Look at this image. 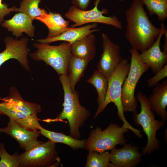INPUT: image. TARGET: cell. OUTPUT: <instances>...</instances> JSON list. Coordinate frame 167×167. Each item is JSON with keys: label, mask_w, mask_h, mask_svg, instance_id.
<instances>
[{"label": "cell", "mask_w": 167, "mask_h": 167, "mask_svg": "<svg viewBox=\"0 0 167 167\" xmlns=\"http://www.w3.org/2000/svg\"><path fill=\"white\" fill-rule=\"evenodd\" d=\"M143 5L141 0H133L125 11V36L132 49L141 52L153 45L161 31L150 20Z\"/></svg>", "instance_id": "6da1fadb"}, {"label": "cell", "mask_w": 167, "mask_h": 167, "mask_svg": "<svg viewBox=\"0 0 167 167\" xmlns=\"http://www.w3.org/2000/svg\"><path fill=\"white\" fill-rule=\"evenodd\" d=\"M59 79L64 92V100L62 110L58 116L52 121L67 119L70 129V136L79 139L81 135L79 129L91 115L89 110L81 105L77 92H72L70 87L67 75H60Z\"/></svg>", "instance_id": "7a4b0ae2"}, {"label": "cell", "mask_w": 167, "mask_h": 167, "mask_svg": "<svg viewBox=\"0 0 167 167\" xmlns=\"http://www.w3.org/2000/svg\"><path fill=\"white\" fill-rule=\"evenodd\" d=\"M130 65L131 63L126 58L122 59L109 78L105 100L101 107L97 109L94 119L104 110L109 104L113 102L117 107L119 118L123 122V126L131 131L137 136L140 134V131L133 127L126 120L121 101L122 85L129 72Z\"/></svg>", "instance_id": "3957f363"}, {"label": "cell", "mask_w": 167, "mask_h": 167, "mask_svg": "<svg viewBox=\"0 0 167 167\" xmlns=\"http://www.w3.org/2000/svg\"><path fill=\"white\" fill-rule=\"evenodd\" d=\"M33 45L37 49L29 54L32 59L36 61H43L52 67L59 75H67L72 55L71 44L65 41L58 45L42 43H34Z\"/></svg>", "instance_id": "277c9868"}, {"label": "cell", "mask_w": 167, "mask_h": 167, "mask_svg": "<svg viewBox=\"0 0 167 167\" xmlns=\"http://www.w3.org/2000/svg\"><path fill=\"white\" fill-rule=\"evenodd\" d=\"M137 99L141 105V111L139 113L136 111L133 114V120L136 125H140L147 137L148 141L146 147L143 149L142 155L150 154L160 148V141L156 137L158 130L165 123L163 120L155 119L150 108L149 101L145 95L139 92Z\"/></svg>", "instance_id": "5b68a950"}, {"label": "cell", "mask_w": 167, "mask_h": 167, "mask_svg": "<svg viewBox=\"0 0 167 167\" xmlns=\"http://www.w3.org/2000/svg\"><path fill=\"white\" fill-rule=\"evenodd\" d=\"M128 129L111 123L104 130L99 127L92 130L87 140L85 148L100 153L112 150L117 145H124L126 140L124 134Z\"/></svg>", "instance_id": "8992f818"}, {"label": "cell", "mask_w": 167, "mask_h": 167, "mask_svg": "<svg viewBox=\"0 0 167 167\" xmlns=\"http://www.w3.org/2000/svg\"><path fill=\"white\" fill-rule=\"evenodd\" d=\"M130 69L122 86L121 101L124 113L135 112L137 106L135 92L137 83L142 75L150 68L140 60L139 51L132 48Z\"/></svg>", "instance_id": "52a82bcc"}, {"label": "cell", "mask_w": 167, "mask_h": 167, "mask_svg": "<svg viewBox=\"0 0 167 167\" xmlns=\"http://www.w3.org/2000/svg\"><path fill=\"white\" fill-rule=\"evenodd\" d=\"M101 0H95L94 7L89 10H82L73 6H71L65 14V17L75 24L71 25L70 28H75L85 24L90 23H100L111 25L118 29H122L121 22L115 15L105 16L104 14H107L108 10L103 8L100 11L98 5Z\"/></svg>", "instance_id": "ba28073f"}, {"label": "cell", "mask_w": 167, "mask_h": 167, "mask_svg": "<svg viewBox=\"0 0 167 167\" xmlns=\"http://www.w3.org/2000/svg\"><path fill=\"white\" fill-rule=\"evenodd\" d=\"M56 143L49 140L37 144L19 155V167L48 166L59 161Z\"/></svg>", "instance_id": "9c48e42d"}, {"label": "cell", "mask_w": 167, "mask_h": 167, "mask_svg": "<svg viewBox=\"0 0 167 167\" xmlns=\"http://www.w3.org/2000/svg\"><path fill=\"white\" fill-rule=\"evenodd\" d=\"M101 37L103 51L96 67L109 79L123 58L119 46L113 43L106 33H102Z\"/></svg>", "instance_id": "30bf717a"}, {"label": "cell", "mask_w": 167, "mask_h": 167, "mask_svg": "<svg viewBox=\"0 0 167 167\" xmlns=\"http://www.w3.org/2000/svg\"><path fill=\"white\" fill-rule=\"evenodd\" d=\"M28 38L23 37L19 40L8 36L4 40L6 49L0 53V67L5 62L11 59H16L27 71H30L28 56L30 49L27 45Z\"/></svg>", "instance_id": "8fae6325"}, {"label": "cell", "mask_w": 167, "mask_h": 167, "mask_svg": "<svg viewBox=\"0 0 167 167\" xmlns=\"http://www.w3.org/2000/svg\"><path fill=\"white\" fill-rule=\"evenodd\" d=\"M0 132L6 133L16 140L20 148L25 151L43 142L37 140L41 134L40 131L22 127L11 118H9L6 127L0 128Z\"/></svg>", "instance_id": "7c38bea8"}, {"label": "cell", "mask_w": 167, "mask_h": 167, "mask_svg": "<svg viewBox=\"0 0 167 167\" xmlns=\"http://www.w3.org/2000/svg\"><path fill=\"white\" fill-rule=\"evenodd\" d=\"M161 31L158 37L148 49L139 54L140 60L156 74L167 64V55L161 51L160 44L162 36L167 32L164 23L161 24Z\"/></svg>", "instance_id": "4fadbf2b"}, {"label": "cell", "mask_w": 167, "mask_h": 167, "mask_svg": "<svg viewBox=\"0 0 167 167\" xmlns=\"http://www.w3.org/2000/svg\"><path fill=\"white\" fill-rule=\"evenodd\" d=\"M139 149L137 146L130 144H126L120 149L115 148L109 153L110 161L117 167H136L142 159Z\"/></svg>", "instance_id": "5bb4252c"}, {"label": "cell", "mask_w": 167, "mask_h": 167, "mask_svg": "<svg viewBox=\"0 0 167 167\" xmlns=\"http://www.w3.org/2000/svg\"><path fill=\"white\" fill-rule=\"evenodd\" d=\"M32 22L26 14L19 12L15 14L11 19L4 20L1 25L8 31L12 32L16 38L21 36L23 32L26 33L30 37H33L35 28Z\"/></svg>", "instance_id": "9a60e30c"}, {"label": "cell", "mask_w": 167, "mask_h": 167, "mask_svg": "<svg viewBox=\"0 0 167 167\" xmlns=\"http://www.w3.org/2000/svg\"><path fill=\"white\" fill-rule=\"evenodd\" d=\"M154 86L152 94L148 97L150 108L162 120L165 122L167 120V81L158 83Z\"/></svg>", "instance_id": "2e32d148"}, {"label": "cell", "mask_w": 167, "mask_h": 167, "mask_svg": "<svg viewBox=\"0 0 167 167\" xmlns=\"http://www.w3.org/2000/svg\"><path fill=\"white\" fill-rule=\"evenodd\" d=\"M97 26V24L96 23H93L79 28L70 27L58 36L41 39L36 41L39 43L48 44L56 41H64L71 45L75 41L81 39L89 34L99 31L100 30L99 29L94 28Z\"/></svg>", "instance_id": "e0dca14e"}, {"label": "cell", "mask_w": 167, "mask_h": 167, "mask_svg": "<svg viewBox=\"0 0 167 167\" xmlns=\"http://www.w3.org/2000/svg\"><path fill=\"white\" fill-rule=\"evenodd\" d=\"M0 111L20 126L30 130H39L42 127L37 116L27 114L9 105L3 101L0 103Z\"/></svg>", "instance_id": "ac0fdd59"}, {"label": "cell", "mask_w": 167, "mask_h": 167, "mask_svg": "<svg viewBox=\"0 0 167 167\" xmlns=\"http://www.w3.org/2000/svg\"><path fill=\"white\" fill-rule=\"evenodd\" d=\"M35 19L42 22L47 26L48 31L47 38L58 36L70 28V21L65 20L59 13L49 11V13L37 17Z\"/></svg>", "instance_id": "d6986e66"}, {"label": "cell", "mask_w": 167, "mask_h": 167, "mask_svg": "<svg viewBox=\"0 0 167 167\" xmlns=\"http://www.w3.org/2000/svg\"><path fill=\"white\" fill-rule=\"evenodd\" d=\"M3 101L14 108L31 115L37 116L41 110L40 105L24 100L14 87L11 88L9 96L4 98Z\"/></svg>", "instance_id": "ffe728a7"}, {"label": "cell", "mask_w": 167, "mask_h": 167, "mask_svg": "<svg viewBox=\"0 0 167 167\" xmlns=\"http://www.w3.org/2000/svg\"><path fill=\"white\" fill-rule=\"evenodd\" d=\"M96 39L95 35L92 33L75 41L71 44L72 55L90 61L96 53Z\"/></svg>", "instance_id": "44dd1931"}, {"label": "cell", "mask_w": 167, "mask_h": 167, "mask_svg": "<svg viewBox=\"0 0 167 167\" xmlns=\"http://www.w3.org/2000/svg\"><path fill=\"white\" fill-rule=\"evenodd\" d=\"M89 62L72 55L69 63L67 77L72 92L75 91V85L83 76Z\"/></svg>", "instance_id": "7402d4cb"}, {"label": "cell", "mask_w": 167, "mask_h": 167, "mask_svg": "<svg viewBox=\"0 0 167 167\" xmlns=\"http://www.w3.org/2000/svg\"><path fill=\"white\" fill-rule=\"evenodd\" d=\"M39 130L41 134L55 143H59L65 144L74 150L85 148L86 140L76 139L70 135L50 131L42 127Z\"/></svg>", "instance_id": "603a6c76"}, {"label": "cell", "mask_w": 167, "mask_h": 167, "mask_svg": "<svg viewBox=\"0 0 167 167\" xmlns=\"http://www.w3.org/2000/svg\"><path fill=\"white\" fill-rule=\"evenodd\" d=\"M87 82L94 86L97 91L98 104L97 109L102 106L105 100L108 86V79L98 70H95Z\"/></svg>", "instance_id": "cb8c5ba5"}, {"label": "cell", "mask_w": 167, "mask_h": 167, "mask_svg": "<svg viewBox=\"0 0 167 167\" xmlns=\"http://www.w3.org/2000/svg\"><path fill=\"white\" fill-rule=\"evenodd\" d=\"M41 2V0H22L18 12L25 14L32 21L36 18L47 13L45 9L39 7Z\"/></svg>", "instance_id": "d4e9b609"}, {"label": "cell", "mask_w": 167, "mask_h": 167, "mask_svg": "<svg viewBox=\"0 0 167 167\" xmlns=\"http://www.w3.org/2000/svg\"><path fill=\"white\" fill-rule=\"evenodd\" d=\"M151 16L156 14L158 21L163 22L167 18V0H141Z\"/></svg>", "instance_id": "484cf974"}, {"label": "cell", "mask_w": 167, "mask_h": 167, "mask_svg": "<svg viewBox=\"0 0 167 167\" xmlns=\"http://www.w3.org/2000/svg\"><path fill=\"white\" fill-rule=\"evenodd\" d=\"M109 153L106 151L100 153L97 151L88 150L85 167H110Z\"/></svg>", "instance_id": "4316f807"}, {"label": "cell", "mask_w": 167, "mask_h": 167, "mask_svg": "<svg viewBox=\"0 0 167 167\" xmlns=\"http://www.w3.org/2000/svg\"><path fill=\"white\" fill-rule=\"evenodd\" d=\"M19 155L17 152L12 155H10L6 150L4 144L2 143H0V167H19Z\"/></svg>", "instance_id": "83f0119b"}, {"label": "cell", "mask_w": 167, "mask_h": 167, "mask_svg": "<svg viewBox=\"0 0 167 167\" xmlns=\"http://www.w3.org/2000/svg\"><path fill=\"white\" fill-rule=\"evenodd\" d=\"M155 74L154 76L148 79L147 80L148 86L149 87L154 86L160 80L167 77V64Z\"/></svg>", "instance_id": "f1b7e54d"}, {"label": "cell", "mask_w": 167, "mask_h": 167, "mask_svg": "<svg viewBox=\"0 0 167 167\" xmlns=\"http://www.w3.org/2000/svg\"><path fill=\"white\" fill-rule=\"evenodd\" d=\"M2 0H0V24L4 21V17L13 11L18 12V8L15 6L8 8L7 5L2 2Z\"/></svg>", "instance_id": "f546056e"}, {"label": "cell", "mask_w": 167, "mask_h": 167, "mask_svg": "<svg viewBox=\"0 0 167 167\" xmlns=\"http://www.w3.org/2000/svg\"><path fill=\"white\" fill-rule=\"evenodd\" d=\"M91 0H72L74 6L81 10H86L89 5Z\"/></svg>", "instance_id": "4dcf8cb0"}, {"label": "cell", "mask_w": 167, "mask_h": 167, "mask_svg": "<svg viewBox=\"0 0 167 167\" xmlns=\"http://www.w3.org/2000/svg\"><path fill=\"white\" fill-rule=\"evenodd\" d=\"M165 35V40L163 46V52L167 55V31L164 34Z\"/></svg>", "instance_id": "1f68e13d"}, {"label": "cell", "mask_w": 167, "mask_h": 167, "mask_svg": "<svg viewBox=\"0 0 167 167\" xmlns=\"http://www.w3.org/2000/svg\"><path fill=\"white\" fill-rule=\"evenodd\" d=\"M119 2H122L124 1L125 0H118Z\"/></svg>", "instance_id": "d6a6232c"}, {"label": "cell", "mask_w": 167, "mask_h": 167, "mask_svg": "<svg viewBox=\"0 0 167 167\" xmlns=\"http://www.w3.org/2000/svg\"><path fill=\"white\" fill-rule=\"evenodd\" d=\"M1 114V112H0V115Z\"/></svg>", "instance_id": "836d02e7"}]
</instances>
